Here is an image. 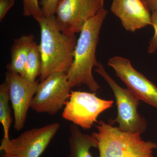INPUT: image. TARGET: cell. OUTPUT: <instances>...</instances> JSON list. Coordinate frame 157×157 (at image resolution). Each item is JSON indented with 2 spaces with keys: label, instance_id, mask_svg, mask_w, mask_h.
<instances>
[{
  "label": "cell",
  "instance_id": "cell-1",
  "mask_svg": "<svg viewBox=\"0 0 157 157\" xmlns=\"http://www.w3.org/2000/svg\"><path fill=\"white\" fill-rule=\"evenodd\" d=\"M107 14V9H102L86 21L80 32L73 64L67 73L71 89L82 85L86 86L93 93L101 89L93 76L92 70L99 63L96 57V49L101 26Z\"/></svg>",
  "mask_w": 157,
  "mask_h": 157
},
{
  "label": "cell",
  "instance_id": "cell-2",
  "mask_svg": "<svg viewBox=\"0 0 157 157\" xmlns=\"http://www.w3.org/2000/svg\"><path fill=\"white\" fill-rule=\"evenodd\" d=\"M41 31L39 45L42 59L40 82L57 72L67 73L73 59L76 42L74 36H67L60 31L55 15L37 20Z\"/></svg>",
  "mask_w": 157,
  "mask_h": 157
},
{
  "label": "cell",
  "instance_id": "cell-3",
  "mask_svg": "<svg viewBox=\"0 0 157 157\" xmlns=\"http://www.w3.org/2000/svg\"><path fill=\"white\" fill-rule=\"evenodd\" d=\"M91 135L98 142L99 157H154L157 144L145 141L140 133L122 132L103 121Z\"/></svg>",
  "mask_w": 157,
  "mask_h": 157
},
{
  "label": "cell",
  "instance_id": "cell-4",
  "mask_svg": "<svg viewBox=\"0 0 157 157\" xmlns=\"http://www.w3.org/2000/svg\"><path fill=\"white\" fill-rule=\"evenodd\" d=\"M95 71L103 78L111 88L115 97L117 108L116 118L113 123L118 124V129L122 132L142 134L145 132L147 123L137 111L140 100L128 88H123L118 85L106 72L101 63Z\"/></svg>",
  "mask_w": 157,
  "mask_h": 157
},
{
  "label": "cell",
  "instance_id": "cell-5",
  "mask_svg": "<svg viewBox=\"0 0 157 157\" xmlns=\"http://www.w3.org/2000/svg\"><path fill=\"white\" fill-rule=\"evenodd\" d=\"M96 93L71 90L64 107L62 117L84 130H89L98 122L101 113L112 107L113 101L104 100Z\"/></svg>",
  "mask_w": 157,
  "mask_h": 157
},
{
  "label": "cell",
  "instance_id": "cell-6",
  "mask_svg": "<svg viewBox=\"0 0 157 157\" xmlns=\"http://www.w3.org/2000/svg\"><path fill=\"white\" fill-rule=\"evenodd\" d=\"M104 0H59L55 12L58 28L67 36L80 33L88 20L104 9Z\"/></svg>",
  "mask_w": 157,
  "mask_h": 157
},
{
  "label": "cell",
  "instance_id": "cell-7",
  "mask_svg": "<svg viewBox=\"0 0 157 157\" xmlns=\"http://www.w3.org/2000/svg\"><path fill=\"white\" fill-rule=\"evenodd\" d=\"M60 128L58 123L25 131L14 139L3 138L0 150L7 155L40 157Z\"/></svg>",
  "mask_w": 157,
  "mask_h": 157
},
{
  "label": "cell",
  "instance_id": "cell-8",
  "mask_svg": "<svg viewBox=\"0 0 157 157\" xmlns=\"http://www.w3.org/2000/svg\"><path fill=\"white\" fill-rule=\"evenodd\" d=\"M71 89L67 73H52L38 84L30 108L38 113L56 115L64 107Z\"/></svg>",
  "mask_w": 157,
  "mask_h": 157
},
{
  "label": "cell",
  "instance_id": "cell-9",
  "mask_svg": "<svg viewBox=\"0 0 157 157\" xmlns=\"http://www.w3.org/2000/svg\"><path fill=\"white\" fill-rule=\"evenodd\" d=\"M108 65L114 70L117 76L140 101L157 109L156 86L134 69L129 59L114 56L109 59Z\"/></svg>",
  "mask_w": 157,
  "mask_h": 157
},
{
  "label": "cell",
  "instance_id": "cell-10",
  "mask_svg": "<svg viewBox=\"0 0 157 157\" xmlns=\"http://www.w3.org/2000/svg\"><path fill=\"white\" fill-rule=\"evenodd\" d=\"M6 76L9 80L10 101L14 111V129L20 131L24 127L28 111L36 92L39 81L29 82L14 72H8Z\"/></svg>",
  "mask_w": 157,
  "mask_h": 157
},
{
  "label": "cell",
  "instance_id": "cell-11",
  "mask_svg": "<svg viewBox=\"0 0 157 157\" xmlns=\"http://www.w3.org/2000/svg\"><path fill=\"white\" fill-rule=\"evenodd\" d=\"M110 10L124 28L134 32L151 25V15L143 0H113Z\"/></svg>",
  "mask_w": 157,
  "mask_h": 157
},
{
  "label": "cell",
  "instance_id": "cell-12",
  "mask_svg": "<svg viewBox=\"0 0 157 157\" xmlns=\"http://www.w3.org/2000/svg\"><path fill=\"white\" fill-rule=\"evenodd\" d=\"M35 38L33 34H29L14 39L11 46V63L7 67L9 72L21 75L27 57L36 42Z\"/></svg>",
  "mask_w": 157,
  "mask_h": 157
},
{
  "label": "cell",
  "instance_id": "cell-13",
  "mask_svg": "<svg viewBox=\"0 0 157 157\" xmlns=\"http://www.w3.org/2000/svg\"><path fill=\"white\" fill-rule=\"evenodd\" d=\"M69 143L70 152L68 157H94L90 150L92 147H98L95 138L92 135L82 133L75 124L70 127Z\"/></svg>",
  "mask_w": 157,
  "mask_h": 157
},
{
  "label": "cell",
  "instance_id": "cell-14",
  "mask_svg": "<svg viewBox=\"0 0 157 157\" xmlns=\"http://www.w3.org/2000/svg\"><path fill=\"white\" fill-rule=\"evenodd\" d=\"M10 100L9 80L6 76L5 81L0 86V122L4 131L3 138H9V130L12 121Z\"/></svg>",
  "mask_w": 157,
  "mask_h": 157
},
{
  "label": "cell",
  "instance_id": "cell-15",
  "mask_svg": "<svg viewBox=\"0 0 157 157\" xmlns=\"http://www.w3.org/2000/svg\"><path fill=\"white\" fill-rule=\"evenodd\" d=\"M42 69V59L39 45L35 42L26 60L23 72L21 75L29 82H34L40 76Z\"/></svg>",
  "mask_w": 157,
  "mask_h": 157
},
{
  "label": "cell",
  "instance_id": "cell-16",
  "mask_svg": "<svg viewBox=\"0 0 157 157\" xmlns=\"http://www.w3.org/2000/svg\"><path fill=\"white\" fill-rule=\"evenodd\" d=\"M22 2L24 16H32L36 21L43 17L38 0H22Z\"/></svg>",
  "mask_w": 157,
  "mask_h": 157
},
{
  "label": "cell",
  "instance_id": "cell-17",
  "mask_svg": "<svg viewBox=\"0 0 157 157\" xmlns=\"http://www.w3.org/2000/svg\"><path fill=\"white\" fill-rule=\"evenodd\" d=\"M59 0H41L40 5L42 17H49L55 15L56 9Z\"/></svg>",
  "mask_w": 157,
  "mask_h": 157
},
{
  "label": "cell",
  "instance_id": "cell-18",
  "mask_svg": "<svg viewBox=\"0 0 157 157\" xmlns=\"http://www.w3.org/2000/svg\"><path fill=\"white\" fill-rule=\"evenodd\" d=\"M155 29V33L151 40L148 48L150 54L155 53L157 50V11H153L151 14V25Z\"/></svg>",
  "mask_w": 157,
  "mask_h": 157
},
{
  "label": "cell",
  "instance_id": "cell-19",
  "mask_svg": "<svg viewBox=\"0 0 157 157\" xmlns=\"http://www.w3.org/2000/svg\"><path fill=\"white\" fill-rule=\"evenodd\" d=\"M14 4V0H0V21H2Z\"/></svg>",
  "mask_w": 157,
  "mask_h": 157
},
{
  "label": "cell",
  "instance_id": "cell-20",
  "mask_svg": "<svg viewBox=\"0 0 157 157\" xmlns=\"http://www.w3.org/2000/svg\"><path fill=\"white\" fill-rule=\"evenodd\" d=\"M150 11H157V0H143Z\"/></svg>",
  "mask_w": 157,
  "mask_h": 157
},
{
  "label": "cell",
  "instance_id": "cell-21",
  "mask_svg": "<svg viewBox=\"0 0 157 157\" xmlns=\"http://www.w3.org/2000/svg\"><path fill=\"white\" fill-rule=\"evenodd\" d=\"M3 157H17L15 156H13L7 155H4L3 156Z\"/></svg>",
  "mask_w": 157,
  "mask_h": 157
}]
</instances>
